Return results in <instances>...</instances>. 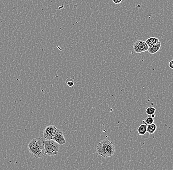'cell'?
I'll list each match as a JSON object with an SVG mask.
<instances>
[{
    "label": "cell",
    "instance_id": "cell-1",
    "mask_svg": "<svg viewBox=\"0 0 173 170\" xmlns=\"http://www.w3.org/2000/svg\"><path fill=\"white\" fill-rule=\"evenodd\" d=\"M28 148L30 153L36 158L42 157L46 155L44 145V140L41 138L32 139L29 143Z\"/></svg>",
    "mask_w": 173,
    "mask_h": 170
},
{
    "label": "cell",
    "instance_id": "cell-2",
    "mask_svg": "<svg viewBox=\"0 0 173 170\" xmlns=\"http://www.w3.org/2000/svg\"><path fill=\"white\" fill-rule=\"evenodd\" d=\"M96 151L98 155L105 158H108L114 155L115 147L113 142L108 139H104L97 144Z\"/></svg>",
    "mask_w": 173,
    "mask_h": 170
},
{
    "label": "cell",
    "instance_id": "cell-3",
    "mask_svg": "<svg viewBox=\"0 0 173 170\" xmlns=\"http://www.w3.org/2000/svg\"><path fill=\"white\" fill-rule=\"evenodd\" d=\"M44 145L46 154L49 156L57 155L59 151L60 145L52 140H44Z\"/></svg>",
    "mask_w": 173,
    "mask_h": 170
},
{
    "label": "cell",
    "instance_id": "cell-4",
    "mask_svg": "<svg viewBox=\"0 0 173 170\" xmlns=\"http://www.w3.org/2000/svg\"><path fill=\"white\" fill-rule=\"evenodd\" d=\"M148 46L145 41H136L133 44V49L136 53H143L148 50Z\"/></svg>",
    "mask_w": 173,
    "mask_h": 170
},
{
    "label": "cell",
    "instance_id": "cell-5",
    "mask_svg": "<svg viewBox=\"0 0 173 170\" xmlns=\"http://www.w3.org/2000/svg\"><path fill=\"white\" fill-rule=\"evenodd\" d=\"M57 128L53 125H50L47 126L45 129L44 130L43 136L45 140H52L54 135L56 132Z\"/></svg>",
    "mask_w": 173,
    "mask_h": 170
},
{
    "label": "cell",
    "instance_id": "cell-6",
    "mask_svg": "<svg viewBox=\"0 0 173 170\" xmlns=\"http://www.w3.org/2000/svg\"><path fill=\"white\" fill-rule=\"evenodd\" d=\"M52 140L57 143L60 146L66 144V141L64 133L61 130L57 129Z\"/></svg>",
    "mask_w": 173,
    "mask_h": 170
},
{
    "label": "cell",
    "instance_id": "cell-7",
    "mask_svg": "<svg viewBox=\"0 0 173 170\" xmlns=\"http://www.w3.org/2000/svg\"><path fill=\"white\" fill-rule=\"evenodd\" d=\"M161 44L160 42L159 41L157 43L155 44L154 45L151 46V47H148V52L151 54H154L155 53H157L161 48Z\"/></svg>",
    "mask_w": 173,
    "mask_h": 170
},
{
    "label": "cell",
    "instance_id": "cell-8",
    "mask_svg": "<svg viewBox=\"0 0 173 170\" xmlns=\"http://www.w3.org/2000/svg\"><path fill=\"white\" fill-rule=\"evenodd\" d=\"M146 43H147L148 47H151V46L154 45L155 44L159 42V40L158 38H155V37H151L149 38L145 41Z\"/></svg>",
    "mask_w": 173,
    "mask_h": 170
},
{
    "label": "cell",
    "instance_id": "cell-9",
    "mask_svg": "<svg viewBox=\"0 0 173 170\" xmlns=\"http://www.w3.org/2000/svg\"><path fill=\"white\" fill-rule=\"evenodd\" d=\"M138 133L140 135H143L147 132V125H141L137 129Z\"/></svg>",
    "mask_w": 173,
    "mask_h": 170
},
{
    "label": "cell",
    "instance_id": "cell-10",
    "mask_svg": "<svg viewBox=\"0 0 173 170\" xmlns=\"http://www.w3.org/2000/svg\"><path fill=\"white\" fill-rule=\"evenodd\" d=\"M157 129V126L155 123L147 125V132L150 134H153Z\"/></svg>",
    "mask_w": 173,
    "mask_h": 170
},
{
    "label": "cell",
    "instance_id": "cell-11",
    "mask_svg": "<svg viewBox=\"0 0 173 170\" xmlns=\"http://www.w3.org/2000/svg\"><path fill=\"white\" fill-rule=\"evenodd\" d=\"M155 111H156V109L153 107L152 106H151V107H148V108H147V109L146 110V113L147 115H151L153 114H154V113L155 112Z\"/></svg>",
    "mask_w": 173,
    "mask_h": 170
},
{
    "label": "cell",
    "instance_id": "cell-12",
    "mask_svg": "<svg viewBox=\"0 0 173 170\" xmlns=\"http://www.w3.org/2000/svg\"><path fill=\"white\" fill-rule=\"evenodd\" d=\"M145 122L147 125H151L152 123H154V120L151 117H148L145 120Z\"/></svg>",
    "mask_w": 173,
    "mask_h": 170
},
{
    "label": "cell",
    "instance_id": "cell-13",
    "mask_svg": "<svg viewBox=\"0 0 173 170\" xmlns=\"http://www.w3.org/2000/svg\"><path fill=\"white\" fill-rule=\"evenodd\" d=\"M66 84L69 87H72L74 85V81H73V80L71 78H67V80H66Z\"/></svg>",
    "mask_w": 173,
    "mask_h": 170
},
{
    "label": "cell",
    "instance_id": "cell-14",
    "mask_svg": "<svg viewBox=\"0 0 173 170\" xmlns=\"http://www.w3.org/2000/svg\"><path fill=\"white\" fill-rule=\"evenodd\" d=\"M113 2L115 4H119L123 2V0H112Z\"/></svg>",
    "mask_w": 173,
    "mask_h": 170
},
{
    "label": "cell",
    "instance_id": "cell-15",
    "mask_svg": "<svg viewBox=\"0 0 173 170\" xmlns=\"http://www.w3.org/2000/svg\"><path fill=\"white\" fill-rule=\"evenodd\" d=\"M169 66L170 69H173V59L170 61V62H169Z\"/></svg>",
    "mask_w": 173,
    "mask_h": 170
},
{
    "label": "cell",
    "instance_id": "cell-16",
    "mask_svg": "<svg viewBox=\"0 0 173 170\" xmlns=\"http://www.w3.org/2000/svg\"><path fill=\"white\" fill-rule=\"evenodd\" d=\"M155 115H154V114H153V115H151V117L153 118L155 117Z\"/></svg>",
    "mask_w": 173,
    "mask_h": 170
}]
</instances>
